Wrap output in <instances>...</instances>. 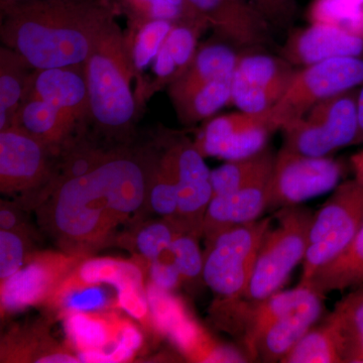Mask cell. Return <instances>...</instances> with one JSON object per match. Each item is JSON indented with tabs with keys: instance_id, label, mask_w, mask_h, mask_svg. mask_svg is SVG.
I'll use <instances>...</instances> for the list:
<instances>
[{
	"instance_id": "obj_1",
	"label": "cell",
	"mask_w": 363,
	"mask_h": 363,
	"mask_svg": "<svg viewBox=\"0 0 363 363\" xmlns=\"http://www.w3.org/2000/svg\"><path fill=\"white\" fill-rule=\"evenodd\" d=\"M157 162L150 150L105 152L85 173L45 191L40 223L63 252L83 257L101 247L147 202Z\"/></svg>"
},
{
	"instance_id": "obj_2",
	"label": "cell",
	"mask_w": 363,
	"mask_h": 363,
	"mask_svg": "<svg viewBox=\"0 0 363 363\" xmlns=\"http://www.w3.org/2000/svg\"><path fill=\"white\" fill-rule=\"evenodd\" d=\"M117 14L109 0H23L1 11V42L35 70L83 66Z\"/></svg>"
},
{
	"instance_id": "obj_3",
	"label": "cell",
	"mask_w": 363,
	"mask_h": 363,
	"mask_svg": "<svg viewBox=\"0 0 363 363\" xmlns=\"http://www.w3.org/2000/svg\"><path fill=\"white\" fill-rule=\"evenodd\" d=\"M135 70L130 45L116 21L85 64L90 123L107 138L123 140L133 128L138 107L130 81Z\"/></svg>"
},
{
	"instance_id": "obj_4",
	"label": "cell",
	"mask_w": 363,
	"mask_h": 363,
	"mask_svg": "<svg viewBox=\"0 0 363 363\" xmlns=\"http://www.w3.org/2000/svg\"><path fill=\"white\" fill-rule=\"evenodd\" d=\"M314 211L302 204L274 211L276 225L267 231L242 298L257 301L279 292L296 267L304 262Z\"/></svg>"
},
{
	"instance_id": "obj_5",
	"label": "cell",
	"mask_w": 363,
	"mask_h": 363,
	"mask_svg": "<svg viewBox=\"0 0 363 363\" xmlns=\"http://www.w3.org/2000/svg\"><path fill=\"white\" fill-rule=\"evenodd\" d=\"M272 217L226 229L207 241L203 281L218 300L242 298Z\"/></svg>"
},
{
	"instance_id": "obj_6",
	"label": "cell",
	"mask_w": 363,
	"mask_h": 363,
	"mask_svg": "<svg viewBox=\"0 0 363 363\" xmlns=\"http://www.w3.org/2000/svg\"><path fill=\"white\" fill-rule=\"evenodd\" d=\"M362 225L363 184L344 181L313 216L298 286L308 288L315 272L342 252Z\"/></svg>"
},
{
	"instance_id": "obj_7",
	"label": "cell",
	"mask_w": 363,
	"mask_h": 363,
	"mask_svg": "<svg viewBox=\"0 0 363 363\" xmlns=\"http://www.w3.org/2000/svg\"><path fill=\"white\" fill-rule=\"evenodd\" d=\"M357 93L352 89L314 105L281 128L284 149L310 157H331L354 145L358 131Z\"/></svg>"
},
{
	"instance_id": "obj_8",
	"label": "cell",
	"mask_w": 363,
	"mask_h": 363,
	"mask_svg": "<svg viewBox=\"0 0 363 363\" xmlns=\"http://www.w3.org/2000/svg\"><path fill=\"white\" fill-rule=\"evenodd\" d=\"M363 85V58L340 57L298 69L271 114L279 130L314 105Z\"/></svg>"
},
{
	"instance_id": "obj_9",
	"label": "cell",
	"mask_w": 363,
	"mask_h": 363,
	"mask_svg": "<svg viewBox=\"0 0 363 363\" xmlns=\"http://www.w3.org/2000/svg\"><path fill=\"white\" fill-rule=\"evenodd\" d=\"M343 174L342 162L333 157L305 156L281 147L267 183V211L300 205L332 192Z\"/></svg>"
},
{
	"instance_id": "obj_10",
	"label": "cell",
	"mask_w": 363,
	"mask_h": 363,
	"mask_svg": "<svg viewBox=\"0 0 363 363\" xmlns=\"http://www.w3.org/2000/svg\"><path fill=\"white\" fill-rule=\"evenodd\" d=\"M312 293L311 289L297 286L262 300H218L213 308L214 318L222 329L240 340L250 362H257V344L264 332Z\"/></svg>"
},
{
	"instance_id": "obj_11",
	"label": "cell",
	"mask_w": 363,
	"mask_h": 363,
	"mask_svg": "<svg viewBox=\"0 0 363 363\" xmlns=\"http://www.w3.org/2000/svg\"><path fill=\"white\" fill-rule=\"evenodd\" d=\"M297 71L279 55L240 52L233 72L230 101L243 112L269 111L284 96Z\"/></svg>"
},
{
	"instance_id": "obj_12",
	"label": "cell",
	"mask_w": 363,
	"mask_h": 363,
	"mask_svg": "<svg viewBox=\"0 0 363 363\" xmlns=\"http://www.w3.org/2000/svg\"><path fill=\"white\" fill-rule=\"evenodd\" d=\"M56 152L18 128L0 130V190L6 195L43 191L54 175Z\"/></svg>"
},
{
	"instance_id": "obj_13",
	"label": "cell",
	"mask_w": 363,
	"mask_h": 363,
	"mask_svg": "<svg viewBox=\"0 0 363 363\" xmlns=\"http://www.w3.org/2000/svg\"><path fill=\"white\" fill-rule=\"evenodd\" d=\"M269 111L260 113L240 111L215 117L206 124L195 145L203 157L225 161L257 154L266 149L272 133L279 130Z\"/></svg>"
},
{
	"instance_id": "obj_14",
	"label": "cell",
	"mask_w": 363,
	"mask_h": 363,
	"mask_svg": "<svg viewBox=\"0 0 363 363\" xmlns=\"http://www.w3.org/2000/svg\"><path fill=\"white\" fill-rule=\"evenodd\" d=\"M80 255L43 252L26 260L20 271L1 281L2 313H14L49 302L57 288L71 274Z\"/></svg>"
},
{
	"instance_id": "obj_15",
	"label": "cell",
	"mask_w": 363,
	"mask_h": 363,
	"mask_svg": "<svg viewBox=\"0 0 363 363\" xmlns=\"http://www.w3.org/2000/svg\"><path fill=\"white\" fill-rule=\"evenodd\" d=\"M223 42L243 52L264 51L276 45L264 18L238 0H188Z\"/></svg>"
},
{
	"instance_id": "obj_16",
	"label": "cell",
	"mask_w": 363,
	"mask_h": 363,
	"mask_svg": "<svg viewBox=\"0 0 363 363\" xmlns=\"http://www.w3.org/2000/svg\"><path fill=\"white\" fill-rule=\"evenodd\" d=\"M362 54L363 37L324 23H310L307 28L293 30L279 50V56L298 69Z\"/></svg>"
},
{
	"instance_id": "obj_17",
	"label": "cell",
	"mask_w": 363,
	"mask_h": 363,
	"mask_svg": "<svg viewBox=\"0 0 363 363\" xmlns=\"http://www.w3.org/2000/svg\"><path fill=\"white\" fill-rule=\"evenodd\" d=\"M210 171L204 157L186 155L177 162L175 178L178 210L174 222L184 233L201 238L208 205L213 198Z\"/></svg>"
},
{
	"instance_id": "obj_18",
	"label": "cell",
	"mask_w": 363,
	"mask_h": 363,
	"mask_svg": "<svg viewBox=\"0 0 363 363\" xmlns=\"http://www.w3.org/2000/svg\"><path fill=\"white\" fill-rule=\"evenodd\" d=\"M30 89L81 128L90 123L85 65L35 70Z\"/></svg>"
},
{
	"instance_id": "obj_19",
	"label": "cell",
	"mask_w": 363,
	"mask_h": 363,
	"mask_svg": "<svg viewBox=\"0 0 363 363\" xmlns=\"http://www.w3.org/2000/svg\"><path fill=\"white\" fill-rule=\"evenodd\" d=\"M11 126L37 138L56 154L73 147L76 143L74 140H77L74 135L82 128L58 107L35 94L30 87Z\"/></svg>"
},
{
	"instance_id": "obj_20",
	"label": "cell",
	"mask_w": 363,
	"mask_h": 363,
	"mask_svg": "<svg viewBox=\"0 0 363 363\" xmlns=\"http://www.w3.org/2000/svg\"><path fill=\"white\" fill-rule=\"evenodd\" d=\"M324 298L313 292L297 307L274 322L259 339L257 362H281L323 316Z\"/></svg>"
},
{
	"instance_id": "obj_21",
	"label": "cell",
	"mask_w": 363,
	"mask_h": 363,
	"mask_svg": "<svg viewBox=\"0 0 363 363\" xmlns=\"http://www.w3.org/2000/svg\"><path fill=\"white\" fill-rule=\"evenodd\" d=\"M267 184L215 195L208 205L203 236L211 240L217 234L257 220L267 211Z\"/></svg>"
},
{
	"instance_id": "obj_22",
	"label": "cell",
	"mask_w": 363,
	"mask_h": 363,
	"mask_svg": "<svg viewBox=\"0 0 363 363\" xmlns=\"http://www.w3.org/2000/svg\"><path fill=\"white\" fill-rule=\"evenodd\" d=\"M227 43L203 45L186 71L172 83L169 95L174 105L215 79L233 75L240 55Z\"/></svg>"
},
{
	"instance_id": "obj_23",
	"label": "cell",
	"mask_w": 363,
	"mask_h": 363,
	"mask_svg": "<svg viewBox=\"0 0 363 363\" xmlns=\"http://www.w3.org/2000/svg\"><path fill=\"white\" fill-rule=\"evenodd\" d=\"M62 317L69 343L77 353L90 350L111 353L125 321L108 311L70 312Z\"/></svg>"
},
{
	"instance_id": "obj_24",
	"label": "cell",
	"mask_w": 363,
	"mask_h": 363,
	"mask_svg": "<svg viewBox=\"0 0 363 363\" xmlns=\"http://www.w3.org/2000/svg\"><path fill=\"white\" fill-rule=\"evenodd\" d=\"M130 21L133 32L152 21L188 26L202 33L208 23L188 0H109Z\"/></svg>"
},
{
	"instance_id": "obj_25",
	"label": "cell",
	"mask_w": 363,
	"mask_h": 363,
	"mask_svg": "<svg viewBox=\"0 0 363 363\" xmlns=\"http://www.w3.org/2000/svg\"><path fill=\"white\" fill-rule=\"evenodd\" d=\"M363 284V225L347 247L320 267L308 288L325 297L333 292L352 290Z\"/></svg>"
},
{
	"instance_id": "obj_26",
	"label": "cell",
	"mask_w": 363,
	"mask_h": 363,
	"mask_svg": "<svg viewBox=\"0 0 363 363\" xmlns=\"http://www.w3.org/2000/svg\"><path fill=\"white\" fill-rule=\"evenodd\" d=\"M281 362L344 363L343 340L333 313L322 317Z\"/></svg>"
},
{
	"instance_id": "obj_27",
	"label": "cell",
	"mask_w": 363,
	"mask_h": 363,
	"mask_svg": "<svg viewBox=\"0 0 363 363\" xmlns=\"http://www.w3.org/2000/svg\"><path fill=\"white\" fill-rule=\"evenodd\" d=\"M276 152L267 147L252 156L227 161L210 173L213 196L252 186L266 185L274 168Z\"/></svg>"
},
{
	"instance_id": "obj_28",
	"label": "cell",
	"mask_w": 363,
	"mask_h": 363,
	"mask_svg": "<svg viewBox=\"0 0 363 363\" xmlns=\"http://www.w3.org/2000/svg\"><path fill=\"white\" fill-rule=\"evenodd\" d=\"M35 69L13 50H0V130L11 128L30 84Z\"/></svg>"
},
{
	"instance_id": "obj_29",
	"label": "cell",
	"mask_w": 363,
	"mask_h": 363,
	"mask_svg": "<svg viewBox=\"0 0 363 363\" xmlns=\"http://www.w3.org/2000/svg\"><path fill=\"white\" fill-rule=\"evenodd\" d=\"M344 345V363H363V284L339 300L331 311Z\"/></svg>"
},
{
	"instance_id": "obj_30",
	"label": "cell",
	"mask_w": 363,
	"mask_h": 363,
	"mask_svg": "<svg viewBox=\"0 0 363 363\" xmlns=\"http://www.w3.org/2000/svg\"><path fill=\"white\" fill-rule=\"evenodd\" d=\"M73 272L62 281L48 303L58 308L61 316L70 312H104L109 310L112 298L102 285L83 283Z\"/></svg>"
},
{
	"instance_id": "obj_31",
	"label": "cell",
	"mask_w": 363,
	"mask_h": 363,
	"mask_svg": "<svg viewBox=\"0 0 363 363\" xmlns=\"http://www.w3.org/2000/svg\"><path fill=\"white\" fill-rule=\"evenodd\" d=\"M81 281L91 285H111L118 289L130 283L143 284V272L138 264L112 257L82 260L74 269Z\"/></svg>"
},
{
	"instance_id": "obj_32",
	"label": "cell",
	"mask_w": 363,
	"mask_h": 363,
	"mask_svg": "<svg viewBox=\"0 0 363 363\" xmlns=\"http://www.w3.org/2000/svg\"><path fill=\"white\" fill-rule=\"evenodd\" d=\"M233 75L215 79L175 104L183 123H194L213 116L231 99Z\"/></svg>"
},
{
	"instance_id": "obj_33",
	"label": "cell",
	"mask_w": 363,
	"mask_h": 363,
	"mask_svg": "<svg viewBox=\"0 0 363 363\" xmlns=\"http://www.w3.org/2000/svg\"><path fill=\"white\" fill-rule=\"evenodd\" d=\"M147 296L150 324L162 335H168L176 325L190 315L181 298L150 281L147 288Z\"/></svg>"
},
{
	"instance_id": "obj_34",
	"label": "cell",
	"mask_w": 363,
	"mask_h": 363,
	"mask_svg": "<svg viewBox=\"0 0 363 363\" xmlns=\"http://www.w3.org/2000/svg\"><path fill=\"white\" fill-rule=\"evenodd\" d=\"M181 233L184 231L169 219L152 222L136 233L135 248L143 259L152 262L168 253L172 242Z\"/></svg>"
},
{
	"instance_id": "obj_35",
	"label": "cell",
	"mask_w": 363,
	"mask_h": 363,
	"mask_svg": "<svg viewBox=\"0 0 363 363\" xmlns=\"http://www.w3.org/2000/svg\"><path fill=\"white\" fill-rule=\"evenodd\" d=\"M199 238L193 234L181 233L172 242L168 255L174 262L183 281H194L203 279L204 253L200 250Z\"/></svg>"
},
{
	"instance_id": "obj_36",
	"label": "cell",
	"mask_w": 363,
	"mask_h": 363,
	"mask_svg": "<svg viewBox=\"0 0 363 363\" xmlns=\"http://www.w3.org/2000/svg\"><path fill=\"white\" fill-rule=\"evenodd\" d=\"M173 26L169 21H152L136 30L133 44H128L136 71L143 70L156 58Z\"/></svg>"
},
{
	"instance_id": "obj_37",
	"label": "cell",
	"mask_w": 363,
	"mask_h": 363,
	"mask_svg": "<svg viewBox=\"0 0 363 363\" xmlns=\"http://www.w3.org/2000/svg\"><path fill=\"white\" fill-rule=\"evenodd\" d=\"M147 203L157 214L169 220L175 218L178 210L175 177L162 159H159L157 162L156 174L147 196Z\"/></svg>"
},
{
	"instance_id": "obj_38",
	"label": "cell",
	"mask_w": 363,
	"mask_h": 363,
	"mask_svg": "<svg viewBox=\"0 0 363 363\" xmlns=\"http://www.w3.org/2000/svg\"><path fill=\"white\" fill-rule=\"evenodd\" d=\"M269 23L277 30H286L292 28L297 20V0H238Z\"/></svg>"
},
{
	"instance_id": "obj_39",
	"label": "cell",
	"mask_w": 363,
	"mask_h": 363,
	"mask_svg": "<svg viewBox=\"0 0 363 363\" xmlns=\"http://www.w3.org/2000/svg\"><path fill=\"white\" fill-rule=\"evenodd\" d=\"M25 233L0 229V279L11 278L20 271L26 259Z\"/></svg>"
},
{
	"instance_id": "obj_40",
	"label": "cell",
	"mask_w": 363,
	"mask_h": 363,
	"mask_svg": "<svg viewBox=\"0 0 363 363\" xmlns=\"http://www.w3.org/2000/svg\"><path fill=\"white\" fill-rule=\"evenodd\" d=\"M199 30L188 26H174L162 47L171 55L182 74L186 71L196 54ZM180 75V76H181Z\"/></svg>"
},
{
	"instance_id": "obj_41",
	"label": "cell",
	"mask_w": 363,
	"mask_h": 363,
	"mask_svg": "<svg viewBox=\"0 0 363 363\" xmlns=\"http://www.w3.org/2000/svg\"><path fill=\"white\" fill-rule=\"evenodd\" d=\"M116 303L130 317L150 323L149 301L143 284H126L116 290Z\"/></svg>"
},
{
	"instance_id": "obj_42",
	"label": "cell",
	"mask_w": 363,
	"mask_h": 363,
	"mask_svg": "<svg viewBox=\"0 0 363 363\" xmlns=\"http://www.w3.org/2000/svg\"><path fill=\"white\" fill-rule=\"evenodd\" d=\"M142 345V332L135 325L125 320L118 340L111 351V363L130 362L135 357Z\"/></svg>"
},
{
	"instance_id": "obj_43",
	"label": "cell",
	"mask_w": 363,
	"mask_h": 363,
	"mask_svg": "<svg viewBox=\"0 0 363 363\" xmlns=\"http://www.w3.org/2000/svg\"><path fill=\"white\" fill-rule=\"evenodd\" d=\"M150 283L169 292L183 283L180 272L169 259L168 253L150 262Z\"/></svg>"
},
{
	"instance_id": "obj_44",
	"label": "cell",
	"mask_w": 363,
	"mask_h": 363,
	"mask_svg": "<svg viewBox=\"0 0 363 363\" xmlns=\"http://www.w3.org/2000/svg\"><path fill=\"white\" fill-rule=\"evenodd\" d=\"M0 229L21 231L20 214L11 205H7L4 201L1 202L0 210Z\"/></svg>"
},
{
	"instance_id": "obj_45",
	"label": "cell",
	"mask_w": 363,
	"mask_h": 363,
	"mask_svg": "<svg viewBox=\"0 0 363 363\" xmlns=\"http://www.w3.org/2000/svg\"><path fill=\"white\" fill-rule=\"evenodd\" d=\"M38 363H76L80 362L78 357L66 351L52 350L45 353L37 360Z\"/></svg>"
},
{
	"instance_id": "obj_46",
	"label": "cell",
	"mask_w": 363,
	"mask_h": 363,
	"mask_svg": "<svg viewBox=\"0 0 363 363\" xmlns=\"http://www.w3.org/2000/svg\"><path fill=\"white\" fill-rule=\"evenodd\" d=\"M350 166L355 180L363 184V149L350 157Z\"/></svg>"
},
{
	"instance_id": "obj_47",
	"label": "cell",
	"mask_w": 363,
	"mask_h": 363,
	"mask_svg": "<svg viewBox=\"0 0 363 363\" xmlns=\"http://www.w3.org/2000/svg\"><path fill=\"white\" fill-rule=\"evenodd\" d=\"M358 131L354 145L363 143V85L357 93Z\"/></svg>"
},
{
	"instance_id": "obj_48",
	"label": "cell",
	"mask_w": 363,
	"mask_h": 363,
	"mask_svg": "<svg viewBox=\"0 0 363 363\" xmlns=\"http://www.w3.org/2000/svg\"><path fill=\"white\" fill-rule=\"evenodd\" d=\"M328 1L346 9H357L363 7V0H328Z\"/></svg>"
},
{
	"instance_id": "obj_49",
	"label": "cell",
	"mask_w": 363,
	"mask_h": 363,
	"mask_svg": "<svg viewBox=\"0 0 363 363\" xmlns=\"http://www.w3.org/2000/svg\"><path fill=\"white\" fill-rule=\"evenodd\" d=\"M21 1H23V0H0V9H1V11H4L7 7L13 6V4Z\"/></svg>"
}]
</instances>
